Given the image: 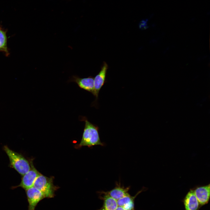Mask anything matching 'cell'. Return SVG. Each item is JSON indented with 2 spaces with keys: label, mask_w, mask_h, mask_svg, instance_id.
Instances as JSON below:
<instances>
[{
  "label": "cell",
  "mask_w": 210,
  "mask_h": 210,
  "mask_svg": "<svg viewBox=\"0 0 210 210\" xmlns=\"http://www.w3.org/2000/svg\"><path fill=\"white\" fill-rule=\"evenodd\" d=\"M104 200L102 207L98 210H115L118 206L117 200L108 195L100 197Z\"/></svg>",
  "instance_id": "11"
},
{
  "label": "cell",
  "mask_w": 210,
  "mask_h": 210,
  "mask_svg": "<svg viewBox=\"0 0 210 210\" xmlns=\"http://www.w3.org/2000/svg\"><path fill=\"white\" fill-rule=\"evenodd\" d=\"M7 38L6 31H5L0 26V51L4 52L8 56L9 52L7 45Z\"/></svg>",
  "instance_id": "12"
},
{
  "label": "cell",
  "mask_w": 210,
  "mask_h": 210,
  "mask_svg": "<svg viewBox=\"0 0 210 210\" xmlns=\"http://www.w3.org/2000/svg\"><path fill=\"white\" fill-rule=\"evenodd\" d=\"M115 210H126L124 208L121 206H118Z\"/></svg>",
  "instance_id": "14"
},
{
  "label": "cell",
  "mask_w": 210,
  "mask_h": 210,
  "mask_svg": "<svg viewBox=\"0 0 210 210\" xmlns=\"http://www.w3.org/2000/svg\"><path fill=\"white\" fill-rule=\"evenodd\" d=\"M210 184L197 188L194 190L195 195L200 207L207 204L210 196Z\"/></svg>",
  "instance_id": "8"
},
{
  "label": "cell",
  "mask_w": 210,
  "mask_h": 210,
  "mask_svg": "<svg viewBox=\"0 0 210 210\" xmlns=\"http://www.w3.org/2000/svg\"><path fill=\"white\" fill-rule=\"evenodd\" d=\"M108 68V65L105 62H104L100 71L94 78V96L95 97L96 100L98 99L100 90L105 83Z\"/></svg>",
  "instance_id": "7"
},
{
  "label": "cell",
  "mask_w": 210,
  "mask_h": 210,
  "mask_svg": "<svg viewBox=\"0 0 210 210\" xmlns=\"http://www.w3.org/2000/svg\"><path fill=\"white\" fill-rule=\"evenodd\" d=\"M28 203V210H35L38 203L45 197L43 193L34 186L25 190Z\"/></svg>",
  "instance_id": "5"
},
{
  "label": "cell",
  "mask_w": 210,
  "mask_h": 210,
  "mask_svg": "<svg viewBox=\"0 0 210 210\" xmlns=\"http://www.w3.org/2000/svg\"><path fill=\"white\" fill-rule=\"evenodd\" d=\"M130 187L125 188L122 186L120 184H116V186L112 190L106 192L102 191L100 192L101 194L108 195L113 198L116 200L129 194L128 193Z\"/></svg>",
  "instance_id": "9"
},
{
  "label": "cell",
  "mask_w": 210,
  "mask_h": 210,
  "mask_svg": "<svg viewBox=\"0 0 210 210\" xmlns=\"http://www.w3.org/2000/svg\"><path fill=\"white\" fill-rule=\"evenodd\" d=\"M53 178V177H48L40 174L35 181L33 186L41 191L46 198H53L55 192L59 188L54 185Z\"/></svg>",
  "instance_id": "3"
},
{
  "label": "cell",
  "mask_w": 210,
  "mask_h": 210,
  "mask_svg": "<svg viewBox=\"0 0 210 210\" xmlns=\"http://www.w3.org/2000/svg\"><path fill=\"white\" fill-rule=\"evenodd\" d=\"M69 81L76 83L81 88L94 94V78L89 76L86 78H81L77 76H73Z\"/></svg>",
  "instance_id": "6"
},
{
  "label": "cell",
  "mask_w": 210,
  "mask_h": 210,
  "mask_svg": "<svg viewBox=\"0 0 210 210\" xmlns=\"http://www.w3.org/2000/svg\"><path fill=\"white\" fill-rule=\"evenodd\" d=\"M142 191H143V190L139 191L134 196H132L130 194H129L118 200H117L118 206H123L131 202H134L136 196L140 193Z\"/></svg>",
  "instance_id": "13"
},
{
  "label": "cell",
  "mask_w": 210,
  "mask_h": 210,
  "mask_svg": "<svg viewBox=\"0 0 210 210\" xmlns=\"http://www.w3.org/2000/svg\"><path fill=\"white\" fill-rule=\"evenodd\" d=\"M3 149L9 158L10 167L22 176L29 170L30 163L22 155L11 150L7 146H4Z\"/></svg>",
  "instance_id": "2"
},
{
  "label": "cell",
  "mask_w": 210,
  "mask_h": 210,
  "mask_svg": "<svg viewBox=\"0 0 210 210\" xmlns=\"http://www.w3.org/2000/svg\"><path fill=\"white\" fill-rule=\"evenodd\" d=\"M30 163L31 168L29 170L22 176L20 183L18 186L13 187L12 189L21 187L26 190L33 186L35 181L41 173L35 168L32 161Z\"/></svg>",
  "instance_id": "4"
},
{
  "label": "cell",
  "mask_w": 210,
  "mask_h": 210,
  "mask_svg": "<svg viewBox=\"0 0 210 210\" xmlns=\"http://www.w3.org/2000/svg\"><path fill=\"white\" fill-rule=\"evenodd\" d=\"M82 120L85 121V126L82 138L78 147L86 146L88 147L95 146H103L101 141L99 133V127L89 121L85 117H82Z\"/></svg>",
  "instance_id": "1"
},
{
  "label": "cell",
  "mask_w": 210,
  "mask_h": 210,
  "mask_svg": "<svg viewBox=\"0 0 210 210\" xmlns=\"http://www.w3.org/2000/svg\"><path fill=\"white\" fill-rule=\"evenodd\" d=\"M183 202L185 210H199L200 207L193 189H190L188 192Z\"/></svg>",
  "instance_id": "10"
}]
</instances>
